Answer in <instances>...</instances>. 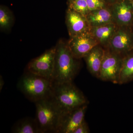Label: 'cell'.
Instances as JSON below:
<instances>
[{"mask_svg": "<svg viewBox=\"0 0 133 133\" xmlns=\"http://www.w3.org/2000/svg\"><path fill=\"white\" fill-rule=\"evenodd\" d=\"M55 54L56 47L47 50L29 63L26 71L53 80Z\"/></svg>", "mask_w": 133, "mask_h": 133, "instance_id": "6", "label": "cell"}, {"mask_svg": "<svg viewBox=\"0 0 133 133\" xmlns=\"http://www.w3.org/2000/svg\"><path fill=\"white\" fill-rule=\"evenodd\" d=\"M88 105H84L61 114L57 133H74L85 120Z\"/></svg>", "mask_w": 133, "mask_h": 133, "instance_id": "9", "label": "cell"}, {"mask_svg": "<svg viewBox=\"0 0 133 133\" xmlns=\"http://www.w3.org/2000/svg\"><path fill=\"white\" fill-rule=\"evenodd\" d=\"M14 16L7 8L3 6L0 7V28L2 30H8L14 23Z\"/></svg>", "mask_w": 133, "mask_h": 133, "instance_id": "17", "label": "cell"}, {"mask_svg": "<svg viewBox=\"0 0 133 133\" xmlns=\"http://www.w3.org/2000/svg\"><path fill=\"white\" fill-rule=\"evenodd\" d=\"M118 27L115 23H112L97 27H91L90 31L99 45L106 49L108 47Z\"/></svg>", "mask_w": 133, "mask_h": 133, "instance_id": "13", "label": "cell"}, {"mask_svg": "<svg viewBox=\"0 0 133 133\" xmlns=\"http://www.w3.org/2000/svg\"><path fill=\"white\" fill-rule=\"evenodd\" d=\"M123 58L110 49H105L99 79L102 81L118 84Z\"/></svg>", "mask_w": 133, "mask_h": 133, "instance_id": "5", "label": "cell"}, {"mask_svg": "<svg viewBox=\"0 0 133 133\" xmlns=\"http://www.w3.org/2000/svg\"><path fill=\"white\" fill-rule=\"evenodd\" d=\"M67 45L75 58H83L98 43L90 32L70 37Z\"/></svg>", "mask_w": 133, "mask_h": 133, "instance_id": "8", "label": "cell"}, {"mask_svg": "<svg viewBox=\"0 0 133 133\" xmlns=\"http://www.w3.org/2000/svg\"><path fill=\"white\" fill-rule=\"evenodd\" d=\"M53 81L26 71L18 82V88L34 103L50 96Z\"/></svg>", "mask_w": 133, "mask_h": 133, "instance_id": "3", "label": "cell"}, {"mask_svg": "<svg viewBox=\"0 0 133 133\" xmlns=\"http://www.w3.org/2000/svg\"><path fill=\"white\" fill-rule=\"evenodd\" d=\"M133 26H119L107 48L124 57L133 50Z\"/></svg>", "mask_w": 133, "mask_h": 133, "instance_id": "7", "label": "cell"}, {"mask_svg": "<svg viewBox=\"0 0 133 133\" xmlns=\"http://www.w3.org/2000/svg\"><path fill=\"white\" fill-rule=\"evenodd\" d=\"M75 1V0H69V2H71L72 1Z\"/></svg>", "mask_w": 133, "mask_h": 133, "instance_id": "24", "label": "cell"}, {"mask_svg": "<svg viewBox=\"0 0 133 133\" xmlns=\"http://www.w3.org/2000/svg\"></svg>", "mask_w": 133, "mask_h": 133, "instance_id": "25", "label": "cell"}, {"mask_svg": "<svg viewBox=\"0 0 133 133\" xmlns=\"http://www.w3.org/2000/svg\"><path fill=\"white\" fill-rule=\"evenodd\" d=\"M90 132L88 124L84 120L77 128L74 133H89Z\"/></svg>", "mask_w": 133, "mask_h": 133, "instance_id": "20", "label": "cell"}, {"mask_svg": "<svg viewBox=\"0 0 133 133\" xmlns=\"http://www.w3.org/2000/svg\"><path fill=\"white\" fill-rule=\"evenodd\" d=\"M69 8L85 16L90 12L86 0H75L69 2Z\"/></svg>", "mask_w": 133, "mask_h": 133, "instance_id": "18", "label": "cell"}, {"mask_svg": "<svg viewBox=\"0 0 133 133\" xmlns=\"http://www.w3.org/2000/svg\"><path fill=\"white\" fill-rule=\"evenodd\" d=\"M131 3H132V7L133 8V0H132V1H131Z\"/></svg>", "mask_w": 133, "mask_h": 133, "instance_id": "23", "label": "cell"}, {"mask_svg": "<svg viewBox=\"0 0 133 133\" xmlns=\"http://www.w3.org/2000/svg\"><path fill=\"white\" fill-rule=\"evenodd\" d=\"M90 11L102 8L106 6L104 0H86Z\"/></svg>", "mask_w": 133, "mask_h": 133, "instance_id": "19", "label": "cell"}, {"mask_svg": "<svg viewBox=\"0 0 133 133\" xmlns=\"http://www.w3.org/2000/svg\"><path fill=\"white\" fill-rule=\"evenodd\" d=\"M104 52V48L98 45L93 48L83 58L85 60L88 71L92 76L98 79Z\"/></svg>", "mask_w": 133, "mask_h": 133, "instance_id": "12", "label": "cell"}, {"mask_svg": "<svg viewBox=\"0 0 133 133\" xmlns=\"http://www.w3.org/2000/svg\"><path fill=\"white\" fill-rule=\"evenodd\" d=\"M65 23L70 37L90 31L91 28L86 16L69 8L66 13Z\"/></svg>", "mask_w": 133, "mask_h": 133, "instance_id": "11", "label": "cell"}, {"mask_svg": "<svg viewBox=\"0 0 133 133\" xmlns=\"http://www.w3.org/2000/svg\"><path fill=\"white\" fill-rule=\"evenodd\" d=\"M55 47L53 81L59 83L73 82L80 68L79 59L74 57L69 49L67 42L60 40Z\"/></svg>", "mask_w": 133, "mask_h": 133, "instance_id": "1", "label": "cell"}, {"mask_svg": "<svg viewBox=\"0 0 133 133\" xmlns=\"http://www.w3.org/2000/svg\"><path fill=\"white\" fill-rule=\"evenodd\" d=\"M50 98L62 114L89 103L83 93L73 82L59 83L53 81Z\"/></svg>", "mask_w": 133, "mask_h": 133, "instance_id": "2", "label": "cell"}, {"mask_svg": "<svg viewBox=\"0 0 133 133\" xmlns=\"http://www.w3.org/2000/svg\"><path fill=\"white\" fill-rule=\"evenodd\" d=\"M86 17L90 28L114 23L111 11L108 6L90 11Z\"/></svg>", "mask_w": 133, "mask_h": 133, "instance_id": "14", "label": "cell"}, {"mask_svg": "<svg viewBox=\"0 0 133 133\" xmlns=\"http://www.w3.org/2000/svg\"><path fill=\"white\" fill-rule=\"evenodd\" d=\"M114 22L118 26H132L133 8L128 0H118L109 6Z\"/></svg>", "mask_w": 133, "mask_h": 133, "instance_id": "10", "label": "cell"}, {"mask_svg": "<svg viewBox=\"0 0 133 133\" xmlns=\"http://www.w3.org/2000/svg\"><path fill=\"white\" fill-rule=\"evenodd\" d=\"M4 84L5 83H4V81L3 78L2 76H1V77H0V91H1L2 90Z\"/></svg>", "mask_w": 133, "mask_h": 133, "instance_id": "22", "label": "cell"}, {"mask_svg": "<svg viewBox=\"0 0 133 133\" xmlns=\"http://www.w3.org/2000/svg\"><path fill=\"white\" fill-rule=\"evenodd\" d=\"M105 3L106 5L107 6H111L115 3L118 1V0H104Z\"/></svg>", "mask_w": 133, "mask_h": 133, "instance_id": "21", "label": "cell"}, {"mask_svg": "<svg viewBox=\"0 0 133 133\" xmlns=\"http://www.w3.org/2000/svg\"><path fill=\"white\" fill-rule=\"evenodd\" d=\"M14 133H41L35 119L26 118L19 121L13 126Z\"/></svg>", "mask_w": 133, "mask_h": 133, "instance_id": "16", "label": "cell"}, {"mask_svg": "<svg viewBox=\"0 0 133 133\" xmlns=\"http://www.w3.org/2000/svg\"><path fill=\"white\" fill-rule=\"evenodd\" d=\"M35 119L41 133H57L61 113L49 97L35 102Z\"/></svg>", "mask_w": 133, "mask_h": 133, "instance_id": "4", "label": "cell"}, {"mask_svg": "<svg viewBox=\"0 0 133 133\" xmlns=\"http://www.w3.org/2000/svg\"><path fill=\"white\" fill-rule=\"evenodd\" d=\"M133 81V50L123 57L118 83L123 84Z\"/></svg>", "mask_w": 133, "mask_h": 133, "instance_id": "15", "label": "cell"}]
</instances>
